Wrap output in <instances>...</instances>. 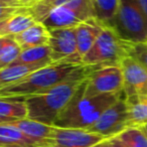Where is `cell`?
<instances>
[{
  "label": "cell",
  "instance_id": "29",
  "mask_svg": "<svg viewBox=\"0 0 147 147\" xmlns=\"http://www.w3.org/2000/svg\"><path fill=\"white\" fill-rule=\"evenodd\" d=\"M136 1H137L138 5L140 6L141 10L144 12V14L147 17V0H136Z\"/></svg>",
  "mask_w": 147,
  "mask_h": 147
},
{
  "label": "cell",
  "instance_id": "24",
  "mask_svg": "<svg viewBox=\"0 0 147 147\" xmlns=\"http://www.w3.org/2000/svg\"><path fill=\"white\" fill-rule=\"evenodd\" d=\"M126 147H147L145 127H131L117 135Z\"/></svg>",
  "mask_w": 147,
  "mask_h": 147
},
{
  "label": "cell",
  "instance_id": "1",
  "mask_svg": "<svg viewBox=\"0 0 147 147\" xmlns=\"http://www.w3.org/2000/svg\"><path fill=\"white\" fill-rule=\"evenodd\" d=\"M100 66H85L82 64L53 63L39 69L25 79L0 89V97L27 98L42 94L58 85L71 80L87 79Z\"/></svg>",
  "mask_w": 147,
  "mask_h": 147
},
{
  "label": "cell",
  "instance_id": "26",
  "mask_svg": "<svg viewBox=\"0 0 147 147\" xmlns=\"http://www.w3.org/2000/svg\"><path fill=\"white\" fill-rule=\"evenodd\" d=\"M20 8L21 6L17 0H0V21L13 14Z\"/></svg>",
  "mask_w": 147,
  "mask_h": 147
},
{
  "label": "cell",
  "instance_id": "13",
  "mask_svg": "<svg viewBox=\"0 0 147 147\" xmlns=\"http://www.w3.org/2000/svg\"><path fill=\"white\" fill-rule=\"evenodd\" d=\"M22 51L33 49V47L47 45L49 43L50 32L49 29L42 23L36 21L34 24L24 31L12 36Z\"/></svg>",
  "mask_w": 147,
  "mask_h": 147
},
{
  "label": "cell",
  "instance_id": "8",
  "mask_svg": "<svg viewBox=\"0 0 147 147\" xmlns=\"http://www.w3.org/2000/svg\"><path fill=\"white\" fill-rule=\"evenodd\" d=\"M49 32L48 45L51 51L52 63L82 64L77 49L75 27L56 28L49 30Z\"/></svg>",
  "mask_w": 147,
  "mask_h": 147
},
{
  "label": "cell",
  "instance_id": "5",
  "mask_svg": "<svg viewBox=\"0 0 147 147\" xmlns=\"http://www.w3.org/2000/svg\"><path fill=\"white\" fill-rule=\"evenodd\" d=\"M128 43L121 39L112 28L103 25V30L90 51L82 57L85 66H113L120 65L128 55Z\"/></svg>",
  "mask_w": 147,
  "mask_h": 147
},
{
  "label": "cell",
  "instance_id": "33",
  "mask_svg": "<svg viewBox=\"0 0 147 147\" xmlns=\"http://www.w3.org/2000/svg\"><path fill=\"white\" fill-rule=\"evenodd\" d=\"M144 127H145V129H146V131H147V125H146V126H144Z\"/></svg>",
  "mask_w": 147,
  "mask_h": 147
},
{
  "label": "cell",
  "instance_id": "31",
  "mask_svg": "<svg viewBox=\"0 0 147 147\" xmlns=\"http://www.w3.org/2000/svg\"><path fill=\"white\" fill-rule=\"evenodd\" d=\"M51 1H53V0H42L41 2H39V3H49V2H51Z\"/></svg>",
  "mask_w": 147,
  "mask_h": 147
},
{
  "label": "cell",
  "instance_id": "3",
  "mask_svg": "<svg viewBox=\"0 0 147 147\" xmlns=\"http://www.w3.org/2000/svg\"><path fill=\"white\" fill-rule=\"evenodd\" d=\"M85 80L67 81L45 93L25 98L28 111L27 118L53 126Z\"/></svg>",
  "mask_w": 147,
  "mask_h": 147
},
{
  "label": "cell",
  "instance_id": "16",
  "mask_svg": "<svg viewBox=\"0 0 147 147\" xmlns=\"http://www.w3.org/2000/svg\"><path fill=\"white\" fill-rule=\"evenodd\" d=\"M25 98L0 97V123H10L27 118Z\"/></svg>",
  "mask_w": 147,
  "mask_h": 147
},
{
  "label": "cell",
  "instance_id": "22",
  "mask_svg": "<svg viewBox=\"0 0 147 147\" xmlns=\"http://www.w3.org/2000/svg\"><path fill=\"white\" fill-rule=\"evenodd\" d=\"M15 64H25V65H33V64H42V65H51V51L49 45L33 47V49L22 51Z\"/></svg>",
  "mask_w": 147,
  "mask_h": 147
},
{
  "label": "cell",
  "instance_id": "4",
  "mask_svg": "<svg viewBox=\"0 0 147 147\" xmlns=\"http://www.w3.org/2000/svg\"><path fill=\"white\" fill-rule=\"evenodd\" d=\"M104 26L112 28L124 41L147 42V17L136 0H120L114 17Z\"/></svg>",
  "mask_w": 147,
  "mask_h": 147
},
{
  "label": "cell",
  "instance_id": "32",
  "mask_svg": "<svg viewBox=\"0 0 147 147\" xmlns=\"http://www.w3.org/2000/svg\"><path fill=\"white\" fill-rule=\"evenodd\" d=\"M1 44H2V37H0V49H1Z\"/></svg>",
  "mask_w": 147,
  "mask_h": 147
},
{
  "label": "cell",
  "instance_id": "23",
  "mask_svg": "<svg viewBox=\"0 0 147 147\" xmlns=\"http://www.w3.org/2000/svg\"><path fill=\"white\" fill-rule=\"evenodd\" d=\"M22 49L12 36L2 37L0 49V71L13 65L21 53Z\"/></svg>",
  "mask_w": 147,
  "mask_h": 147
},
{
  "label": "cell",
  "instance_id": "2",
  "mask_svg": "<svg viewBox=\"0 0 147 147\" xmlns=\"http://www.w3.org/2000/svg\"><path fill=\"white\" fill-rule=\"evenodd\" d=\"M86 80L77 91L71 102L59 115L53 126L61 128L88 129L100 118L105 110L112 106L124 95V93H120L114 95H99L95 97L85 96L84 88Z\"/></svg>",
  "mask_w": 147,
  "mask_h": 147
},
{
  "label": "cell",
  "instance_id": "34",
  "mask_svg": "<svg viewBox=\"0 0 147 147\" xmlns=\"http://www.w3.org/2000/svg\"><path fill=\"white\" fill-rule=\"evenodd\" d=\"M146 43H147V42H146Z\"/></svg>",
  "mask_w": 147,
  "mask_h": 147
},
{
  "label": "cell",
  "instance_id": "9",
  "mask_svg": "<svg viewBox=\"0 0 147 147\" xmlns=\"http://www.w3.org/2000/svg\"><path fill=\"white\" fill-rule=\"evenodd\" d=\"M107 139L110 138L86 129L53 126L50 136L42 147H92Z\"/></svg>",
  "mask_w": 147,
  "mask_h": 147
},
{
  "label": "cell",
  "instance_id": "14",
  "mask_svg": "<svg viewBox=\"0 0 147 147\" xmlns=\"http://www.w3.org/2000/svg\"><path fill=\"white\" fill-rule=\"evenodd\" d=\"M102 30L103 25L94 18L81 22L75 27L77 49L81 59L90 51Z\"/></svg>",
  "mask_w": 147,
  "mask_h": 147
},
{
  "label": "cell",
  "instance_id": "17",
  "mask_svg": "<svg viewBox=\"0 0 147 147\" xmlns=\"http://www.w3.org/2000/svg\"><path fill=\"white\" fill-rule=\"evenodd\" d=\"M0 147H41V144L8 123H0Z\"/></svg>",
  "mask_w": 147,
  "mask_h": 147
},
{
  "label": "cell",
  "instance_id": "30",
  "mask_svg": "<svg viewBox=\"0 0 147 147\" xmlns=\"http://www.w3.org/2000/svg\"><path fill=\"white\" fill-rule=\"evenodd\" d=\"M92 147H111L110 139H107V140H105V141H102V142H100V143L96 144V145H94Z\"/></svg>",
  "mask_w": 147,
  "mask_h": 147
},
{
  "label": "cell",
  "instance_id": "12",
  "mask_svg": "<svg viewBox=\"0 0 147 147\" xmlns=\"http://www.w3.org/2000/svg\"><path fill=\"white\" fill-rule=\"evenodd\" d=\"M63 5L69 6V7L79 11L87 19L94 18L90 0H53V1L46 4L38 3L27 10L31 15L35 18L36 21L41 22L52 8L57 7V6H63Z\"/></svg>",
  "mask_w": 147,
  "mask_h": 147
},
{
  "label": "cell",
  "instance_id": "21",
  "mask_svg": "<svg viewBox=\"0 0 147 147\" xmlns=\"http://www.w3.org/2000/svg\"><path fill=\"white\" fill-rule=\"evenodd\" d=\"M94 19L102 25L111 21L116 13L120 0H90Z\"/></svg>",
  "mask_w": 147,
  "mask_h": 147
},
{
  "label": "cell",
  "instance_id": "27",
  "mask_svg": "<svg viewBox=\"0 0 147 147\" xmlns=\"http://www.w3.org/2000/svg\"><path fill=\"white\" fill-rule=\"evenodd\" d=\"M19 5L21 6V8L24 9H29V8L35 6L36 4H38L39 2H41L42 0H17Z\"/></svg>",
  "mask_w": 147,
  "mask_h": 147
},
{
  "label": "cell",
  "instance_id": "19",
  "mask_svg": "<svg viewBox=\"0 0 147 147\" xmlns=\"http://www.w3.org/2000/svg\"><path fill=\"white\" fill-rule=\"evenodd\" d=\"M46 66L47 65H42V64H33V65L15 64L9 66L0 71V89L15 84Z\"/></svg>",
  "mask_w": 147,
  "mask_h": 147
},
{
  "label": "cell",
  "instance_id": "11",
  "mask_svg": "<svg viewBox=\"0 0 147 147\" xmlns=\"http://www.w3.org/2000/svg\"><path fill=\"white\" fill-rule=\"evenodd\" d=\"M88 19L79 11L63 5L52 8L41 22L51 30L56 28L76 27L78 24Z\"/></svg>",
  "mask_w": 147,
  "mask_h": 147
},
{
  "label": "cell",
  "instance_id": "15",
  "mask_svg": "<svg viewBox=\"0 0 147 147\" xmlns=\"http://www.w3.org/2000/svg\"><path fill=\"white\" fill-rule=\"evenodd\" d=\"M36 22L27 9L20 8L13 14L0 21V37L13 36L27 29Z\"/></svg>",
  "mask_w": 147,
  "mask_h": 147
},
{
  "label": "cell",
  "instance_id": "20",
  "mask_svg": "<svg viewBox=\"0 0 147 147\" xmlns=\"http://www.w3.org/2000/svg\"><path fill=\"white\" fill-rule=\"evenodd\" d=\"M125 99L131 127H143V126H146L147 96H125Z\"/></svg>",
  "mask_w": 147,
  "mask_h": 147
},
{
  "label": "cell",
  "instance_id": "6",
  "mask_svg": "<svg viewBox=\"0 0 147 147\" xmlns=\"http://www.w3.org/2000/svg\"><path fill=\"white\" fill-rule=\"evenodd\" d=\"M124 89V78L120 65L98 67L88 76L84 95L95 97L99 95L120 94Z\"/></svg>",
  "mask_w": 147,
  "mask_h": 147
},
{
  "label": "cell",
  "instance_id": "28",
  "mask_svg": "<svg viewBox=\"0 0 147 147\" xmlns=\"http://www.w3.org/2000/svg\"><path fill=\"white\" fill-rule=\"evenodd\" d=\"M110 144H111V147H126L124 145L123 142H122L117 136L110 138Z\"/></svg>",
  "mask_w": 147,
  "mask_h": 147
},
{
  "label": "cell",
  "instance_id": "25",
  "mask_svg": "<svg viewBox=\"0 0 147 147\" xmlns=\"http://www.w3.org/2000/svg\"><path fill=\"white\" fill-rule=\"evenodd\" d=\"M128 55L134 57L147 69V43H128Z\"/></svg>",
  "mask_w": 147,
  "mask_h": 147
},
{
  "label": "cell",
  "instance_id": "7",
  "mask_svg": "<svg viewBox=\"0 0 147 147\" xmlns=\"http://www.w3.org/2000/svg\"><path fill=\"white\" fill-rule=\"evenodd\" d=\"M128 128H131V125L125 95H123L112 106L105 110L100 118L86 130L112 138Z\"/></svg>",
  "mask_w": 147,
  "mask_h": 147
},
{
  "label": "cell",
  "instance_id": "10",
  "mask_svg": "<svg viewBox=\"0 0 147 147\" xmlns=\"http://www.w3.org/2000/svg\"><path fill=\"white\" fill-rule=\"evenodd\" d=\"M120 67L124 78V95L126 97L147 96L146 68L130 55L122 59Z\"/></svg>",
  "mask_w": 147,
  "mask_h": 147
},
{
  "label": "cell",
  "instance_id": "18",
  "mask_svg": "<svg viewBox=\"0 0 147 147\" xmlns=\"http://www.w3.org/2000/svg\"><path fill=\"white\" fill-rule=\"evenodd\" d=\"M8 124L16 127L20 131L23 132L25 135L30 137L31 139L40 143L41 147L43 146L45 140L49 138V136H50L51 132L53 130V126L46 125V124L28 119V118L16 120V121L10 122Z\"/></svg>",
  "mask_w": 147,
  "mask_h": 147
}]
</instances>
